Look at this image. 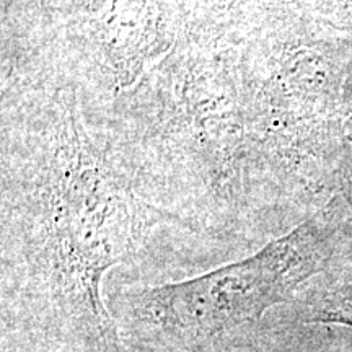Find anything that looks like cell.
Wrapping results in <instances>:
<instances>
[{
  "mask_svg": "<svg viewBox=\"0 0 352 352\" xmlns=\"http://www.w3.org/2000/svg\"><path fill=\"white\" fill-rule=\"evenodd\" d=\"M328 254L323 228L303 223L250 258L183 283L127 294L126 318L166 344H208L287 300L323 267Z\"/></svg>",
  "mask_w": 352,
  "mask_h": 352,
  "instance_id": "6da1fadb",
  "label": "cell"
},
{
  "mask_svg": "<svg viewBox=\"0 0 352 352\" xmlns=\"http://www.w3.org/2000/svg\"><path fill=\"white\" fill-rule=\"evenodd\" d=\"M305 321L352 328V287L336 290L311 305L305 315Z\"/></svg>",
  "mask_w": 352,
  "mask_h": 352,
  "instance_id": "7a4b0ae2",
  "label": "cell"
}]
</instances>
